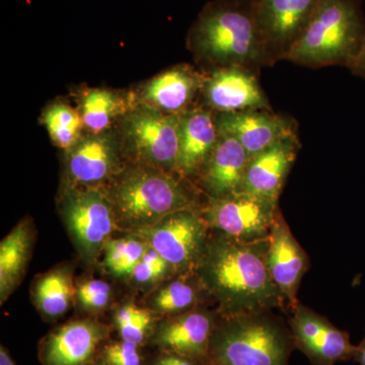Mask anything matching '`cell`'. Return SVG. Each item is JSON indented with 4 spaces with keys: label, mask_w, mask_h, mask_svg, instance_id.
<instances>
[{
    "label": "cell",
    "mask_w": 365,
    "mask_h": 365,
    "mask_svg": "<svg viewBox=\"0 0 365 365\" xmlns=\"http://www.w3.org/2000/svg\"><path fill=\"white\" fill-rule=\"evenodd\" d=\"M268 246L269 237L251 242L220 234L209 237L194 273L220 304V316L284 307V297L269 272Z\"/></svg>",
    "instance_id": "1"
},
{
    "label": "cell",
    "mask_w": 365,
    "mask_h": 365,
    "mask_svg": "<svg viewBox=\"0 0 365 365\" xmlns=\"http://www.w3.org/2000/svg\"><path fill=\"white\" fill-rule=\"evenodd\" d=\"M294 349L289 326L272 311L220 316L205 365H288Z\"/></svg>",
    "instance_id": "2"
},
{
    "label": "cell",
    "mask_w": 365,
    "mask_h": 365,
    "mask_svg": "<svg viewBox=\"0 0 365 365\" xmlns=\"http://www.w3.org/2000/svg\"><path fill=\"white\" fill-rule=\"evenodd\" d=\"M364 24L352 0H321L304 32L282 58L300 66H351Z\"/></svg>",
    "instance_id": "3"
},
{
    "label": "cell",
    "mask_w": 365,
    "mask_h": 365,
    "mask_svg": "<svg viewBox=\"0 0 365 365\" xmlns=\"http://www.w3.org/2000/svg\"><path fill=\"white\" fill-rule=\"evenodd\" d=\"M192 48L222 67L258 66L270 56L254 16L230 6L209 7L191 31Z\"/></svg>",
    "instance_id": "4"
},
{
    "label": "cell",
    "mask_w": 365,
    "mask_h": 365,
    "mask_svg": "<svg viewBox=\"0 0 365 365\" xmlns=\"http://www.w3.org/2000/svg\"><path fill=\"white\" fill-rule=\"evenodd\" d=\"M115 217L134 230L150 227L165 216L193 209L187 189L162 170H129L115 185L111 193Z\"/></svg>",
    "instance_id": "5"
},
{
    "label": "cell",
    "mask_w": 365,
    "mask_h": 365,
    "mask_svg": "<svg viewBox=\"0 0 365 365\" xmlns=\"http://www.w3.org/2000/svg\"><path fill=\"white\" fill-rule=\"evenodd\" d=\"M208 230L201 213L187 209L135 230V235L160 254L175 272L190 273L194 272L207 244Z\"/></svg>",
    "instance_id": "6"
},
{
    "label": "cell",
    "mask_w": 365,
    "mask_h": 365,
    "mask_svg": "<svg viewBox=\"0 0 365 365\" xmlns=\"http://www.w3.org/2000/svg\"><path fill=\"white\" fill-rule=\"evenodd\" d=\"M278 202L250 192L212 198L201 212L209 228L240 241L266 239L275 220Z\"/></svg>",
    "instance_id": "7"
},
{
    "label": "cell",
    "mask_w": 365,
    "mask_h": 365,
    "mask_svg": "<svg viewBox=\"0 0 365 365\" xmlns=\"http://www.w3.org/2000/svg\"><path fill=\"white\" fill-rule=\"evenodd\" d=\"M288 326L294 337L295 348L300 350L313 365H334L353 359L355 345L349 334L333 325L304 304L290 311Z\"/></svg>",
    "instance_id": "8"
},
{
    "label": "cell",
    "mask_w": 365,
    "mask_h": 365,
    "mask_svg": "<svg viewBox=\"0 0 365 365\" xmlns=\"http://www.w3.org/2000/svg\"><path fill=\"white\" fill-rule=\"evenodd\" d=\"M67 227L86 258L95 259L115 227L114 210L102 192L93 188L71 192L63 202Z\"/></svg>",
    "instance_id": "9"
},
{
    "label": "cell",
    "mask_w": 365,
    "mask_h": 365,
    "mask_svg": "<svg viewBox=\"0 0 365 365\" xmlns=\"http://www.w3.org/2000/svg\"><path fill=\"white\" fill-rule=\"evenodd\" d=\"M180 116L144 108L127 117L125 132L137 155L160 169L177 168Z\"/></svg>",
    "instance_id": "10"
},
{
    "label": "cell",
    "mask_w": 365,
    "mask_h": 365,
    "mask_svg": "<svg viewBox=\"0 0 365 365\" xmlns=\"http://www.w3.org/2000/svg\"><path fill=\"white\" fill-rule=\"evenodd\" d=\"M321 0H260L253 14L268 51L282 57L299 39Z\"/></svg>",
    "instance_id": "11"
},
{
    "label": "cell",
    "mask_w": 365,
    "mask_h": 365,
    "mask_svg": "<svg viewBox=\"0 0 365 365\" xmlns=\"http://www.w3.org/2000/svg\"><path fill=\"white\" fill-rule=\"evenodd\" d=\"M267 266L274 283L292 311L299 302L297 292L309 269V258L285 222L280 209L269 234Z\"/></svg>",
    "instance_id": "12"
},
{
    "label": "cell",
    "mask_w": 365,
    "mask_h": 365,
    "mask_svg": "<svg viewBox=\"0 0 365 365\" xmlns=\"http://www.w3.org/2000/svg\"><path fill=\"white\" fill-rule=\"evenodd\" d=\"M217 321L215 314L200 309L175 314L158 326L153 342L165 352L205 365L211 336Z\"/></svg>",
    "instance_id": "13"
},
{
    "label": "cell",
    "mask_w": 365,
    "mask_h": 365,
    "mask_svg": "<svg viewBox=\"0 0 365 365\" xmlns=\"http://www.w3.org/2000/svg\"><path fill=\"white\" fill-rule=\"evenodd\" d=\"M107 336V327L98 322H71L41 342V362L43 365H88Z\"/></svg>",
    "instance_id": "14"
},
{
    "label": "cell",
    "mask_w": 365,
    "mask_h": 365,
    "mask_svg": "<svg viewBox=\"0 0 365 365\" xmlns=\"http://www.w3.org/2000/svg\"><path fill=\"white\" fill-rule=\"evenodd\" d=\"M207 104L222 113L270 110L267 98L249 68L220 67L203 85Z\"/></svg>",
    "instance_id": "15"
},
{
    "label": "cell",
    "mask_w": 365,
    "mask_h": 365,
    "mask_svg": "<svg viewBox=\"0 0 365 365\" xmlns=\"http://www.w3.org/2000/svg\"><path fill=\"white\" fill-rule=\"evenodd\" d=\"M217 129L239 140L250 158L281 139L295 135L292 122L267 110L220 113L215 119Z\"/></svg>",
    "instance_id": "16"
},
{
    "label": "cell",
    "mask_w": 365,
    "mask_h": 365,
    "mask_svg": "<svg viewBox=\"0 0 365 365\" xmlns=\"http://www.w3.org/2000/svg\"><path fill=\"white\" fill-rule=\"evenodd\" d=\"M299 148L297 135H292L250 158L241 190L278 202Z\"/></svg>",
    "instance_id": "17"
},
{
    "label": "cell",
    "mask_w": 365,
    "mask_h": 365,
    "mask_svg": "<svg viewBox=\"0 0 365 365\" xmlns=\"http://www.w3.org/2000/svg\"><path fill=\"white\" fill-rule=\"evenodd\" d=\"M249 160L248 153L237 139L218 130L215 148L202 169L204 188L212 198L240 191Z\"/></svg>",
    "instance_id": "18"
},
{
    "label": "cell",
    "mask_w": 365,
    "mask_h": 365,
    "mask_svg": "<svg viewBox=\"0 0 365 365\" xmlns=\"http://www.w3.org/2000/svg\"><path fill=\"white\" fill-rule=\"evenodd\" d=\"M119 163V148L110 133L81 137L69 148L68 173L74 182L98 184L111 176Z\"/></svg>",
    "instance_id": "19"
},
{
    "label": "cell",
    "mask_w": 365,
    "mask_h": 365,
    "mask_svg": "<svg viewBox=\"0 0 365 365\" xmlns=\"http://www.w3.org/2000/svg\"><path fill=\"white\" fill-rule=\"evenodd\" d=\"M179 153L177 169L186 176L202 170L218 138L216 121L202 109L179 115Z\"/></svg>",
    "instance_id": "20"
},
{
    "label": "cell",
    "mask_w": 365,
    "mask_h": 365,
    "mask_svg": "<svg viewBox=\"0 0 365 365\" xmlns=\"http://www.w3.org/2000/svg\"><path fill=\"white\" fill-rule=\"evenodd\" d=\"M200 85V78L191 69L176 67L153 78L144 90V98L153 109L180 112L193 100Z\"/></svg>",
    "instance_id": "21"
},
{
    "label": "cell",
    "mask_w": 365,
    "mask_h": 365,
    "mask_svg": "<svg viewBox=\"0 0 365 365\" xmlns=\"http://www.w3.org/2000/svg\"><path fill=\"white\" fill-rule=\"evenodd\" d=\"M33 245L32 227L24 220L0 244V299L4 304L25 272Z\"/></svg>",
    "instance_id": "22"
},
{
    "label": "cell",
    "mask_w": 365,
    "mask_h": 365,
    "mask_svg": "<svg viewBox=\"0 0 365 365\" xmlns=\"http://www.w3.org/2000/svg\"><path fill=\"white\" fill-rule=\"evenodd\" d=\"M76 294L71 273L66 268L55 269L46 273L38 280L35 287L37 306L50 318L66 314Z\"/></svg>",
    "instance_id": "23"
},
{
    "label": "cell",
    "mask_w": 365,
    "mask_h": 365,
    "mask_svg": "<svg viewBox=\"0 0 365 365\" xmlns=\"http://www.w3.org/2000/svg\"><path fill=\"white\" fill-rule=\"evenodd\" d=\"M201 292H206L198 278L196 281L180 278L160 288L151 304L158 313L175 316L195 309Z\"/></svg>",
    "instance_id": "24"
},
{
    "label": "cell",
    "mask_w": 365,
    "mask_h": 365,
    "mask_svg": "<svg viewBox=\"0 0 365 365\" xmlns=\"http://www.w3.org/2000/svg\"><path fill=\"white\" fill-rule=\"evenodd\" d=\"M146 249L148 245L137 237L108 240L104 246L106 266L118 277L131 276Z\"/></svg>",
    "instance_id": "25"
},
{
    "label": "cell",
    "mask_w": 365,
    "mask_h": 365,
    "mask_svg": "<svg viewBox=\"0 0 365 365\" xmlns=\"http://www.w3.org/2000/svg\"><path fill=\"white\" fill-rule=\"evenodd\" d=\"M119 108V98L115 93L105 90L91 91L81 104V119L91 131L102 133L110 126Z\"/></svg>",
    "instance_id": "26"
},
{
    "label": "cell",
    "mask_w": 365,
    "mask_h": 365,
    "mask_svg": "<svg viewBox=\"0 0 365 365\" xmlns=\"http://www.w3.org/2000/svg\"><path fill=\"white\" fill-rule=\"evenodd\" d=\"M44 123L55 144L69 150L78 140L83 122L71 107L57 104L46 111Z\"/></svg>",
    "instance_id": "27"
},
{
    "label": "cell",
    "mask_w": 365,
    "mask_h": 365,
    "mask_svg": "<svg viewBox=\"0 0 365 365\" xmlns=\"http://www.w3.org/2000/svg\"><path fill=\"white\" fill-rule=\"evenodd\" d=\"M153 321V314L148 309H141L132 304H125L115 314V324L122 340L137 345L143 344L145 341Z\"/></svg>",
    "instance_id": "28"
},
{
    "label": "cell",
    "mask_w": 365,
    "mask_h": 365,
    "mask_svg": "<svg viewBox=\"0 0 365 365\" xmlns=\"http://www.w3.org/2000/svg\"><path fill=\"white\" fill-rule=\"evenodd\" d=\"M170 271H174L172 266L155 250L148 246L145 253L134 268L131 276L137 283L148 284L162 279Z\"/></svg>",
    "instance_id": "29"
},
{
    "label": "cell",
    "mask_w": 365,
    "mask_h": 365,
    "mask_svg": "<svg viewBox=\"0 0 365 365\" xmlns=\"http://www.w3.org/2000/svg\"><path fill=\"white\" fill-rule=\"evenodd\" d=\"M111 287L103 280H88L78 285L76 295L79 304L86 309H103L111 299Z\"/></svg>",
    "instance_id": "30"
},
{
    "label": "cell",
    "mask_w": 365,
    "mask_h": 365,
    "mask_svg": "<svg viewBox=\"0 0 365 365\" xmlns=\"http://www.w3.org/2000/svg\"><path fill=\"white\" fill-rule=\"evenodd\" d=\"M138 346L129 341H119L107 345L104 349V362L107 365H141Z\"/></svg>",
    "instance_id": "31"
},
{
    "label": "cell",
    "mask_w": 365,
    "mask_h": 365,
    "mask_svg": "<svg viewBox=\"0 0 365 365\" xmlns=\"http://www.w3.org/2000/svg\"><path fill=\"white\" fill-rule=\"evenodd\" d=\"M155 365H201L194 360L181 356V355L174 354V353H167L155 361Z\"/></svg>",
    "instance_id": "32"
},
{
    "label": "cell",
    "mask_w": 365,
    "mask_h": 365,
    "mask_svg": "<svg viewBox=\"0 0 365 365\" xmlns=\"http://www.w3.org/2000/svg\"><path fill=\"white\" fill-rule=\"evenodd\" d=\"M349 68L355 76L365 78V28L359 51L357 53L355 59L353 60L352 64L349 66Z\"/></svg>",
    "instance_id": "33"
},
{
    "label": "cell",
    "mask_w": 365,
    "mask_h": 365,
    "mask_svg": "<svg viewBox=\"0 0 365 365\" xmlns=\"http://www.w3.org/2000/svg\"><path fill=\"white\" fill-rule=\"evenodd\" d=\"M352 359L360 365H365V336L361 342L359 343V345L355 346Z\"/></svg>",
    "instance_id": "34"
},
{
    "label": "cell",
    "mask_w": 365,
    "mask_h": 365,
    "mask_svg": "<svg viewBox=\"0 0 365 365\" xmlns=\"http://www.w3.org/2000/svg\"><path fill=\"white\" fill-rule=\"evenodd\" d=\"M0 365H18L14 362V360L11 359L6 348L1 345L0 347Z\"/></svg>",
    "instance_id": "35"
},
{
    "label": "cell",
    "mask_w": 365,
    "mask_h": 365,
    "mask_svg": "<svg viewBox=\"0 0 365 365\" xmlns=\"http://www.w3.org/2000/svg\"><path fill=\"white\" fill-rule=\"evenodd\" d=\"M88 365H107V364H106L105 362L103 361V362H95V364H93V362H91V364H90Z\"/></svg>",
    "instance_id": "36"
}]
</instances>
